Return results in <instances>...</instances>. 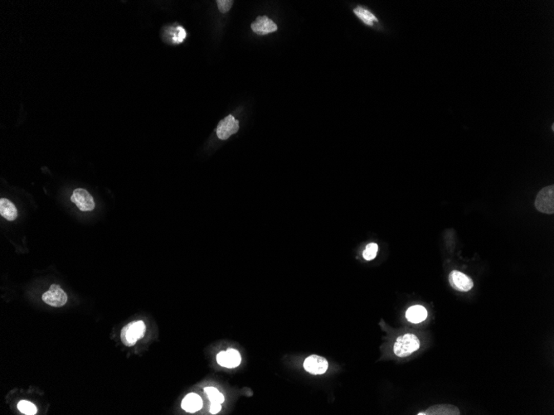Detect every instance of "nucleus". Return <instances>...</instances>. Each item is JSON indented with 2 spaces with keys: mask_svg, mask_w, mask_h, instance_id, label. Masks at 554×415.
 Masks as SVG:
<instances>
[{
  "mask_svg": "<svg viewBox=\"0 0 554 415\" xmlns=\"http://www.w3.org/2000/svg\"><path fill=\"white\" fill-rule=\"evenodd\" d=\"M186 35H187L186 31L182 27H177L176 29H174V34H173V41L174 43H181L186 38Z\"/></svg>",
  "mask_w": 554,
  "mask_h": 415,
  "instance_id": "6ab92c4d",
  "label": "nucleus"
},
{
  "mask_svg": "<svg viewBox=\"0 0 554 415\" xmlns=\"http://www.w3.org/2000/svg\"><path fill=\"white\" fill-rule=\"evenodd\" d=\"M217 363L223 367H237L241 364V355L237 350L229 348L226 352H221L217 354Z\"/></svg>",
  "mask_w": 554,
  "mask_h": 415,
  "instance_id": "1a4fd4ad",
  "label": "nucleus"
},
{
  "mask_svg": "<svg viewBox=\"0 0 554 415\" xmlns=\"http://www.w3.org/2000/svg\"><path fill=\"white\" fill-rule=\"evenodd\" d=\"M378 246L377 244L371 243L370 245H367L366 247L365 250L363 251V256L366 260H372V259H375L376 257L377 253H378Z\"/></svg>",
  "mask_w": 554,
  "mask_h": 415,
  "instance_id": "a211bd4d",
  "label": "nucleus"
},
{
  "mask_svg": "<svg viewBox=\"0 0 554 415\" xmlns=\"http://www.w3.org/2000/svg\"><path fill=\"white\" fill-rule=\"evenodd\" d=\"M43 300L47 304L55 308H61L68 301V295L59 285H52L48 291L43 294Z\"/></svg>",
  "mask_w": 554,
  "mask_h": 415,
  "instance_id": "20e7f679",
  "label": "nucleus"
},
{
  "mask_svg": "<svg viewBox=\"0 0 554 415\" xmlns=\"http://www.w3.org/2000/svg\"><path fill=\"white\" fill-rule=\"evenodd\" d=\"M71 201L76 205L79 210L81 211H93L95 208V202L92 195L83 188H76L74 190Z\"/></svg>",
  "mask_w": 554,
  "mask_h": 415,
  "instance_id": "39448f33",
  "label": "nucleus"
},
{
  "mask_svg": "<svg viewBox=\"0 0 554 415\" xmlns=\"http://www.w3.org/2000/svg\"><path fill=\"white\" fill-rule=\"evenodd\" d=\"M221 409H222L221 404H218V403H211L210 409H209V410H210V413H213V414H216V413H219Z\"/></svg>",
  "mask_w": 554,
  "mask_h": 415,
  "instance_id": "412c9836",
  "label": "nucleus"
},
{
  "mask_svg": "<svg viewBox=\"0 0 554 415\" xmlns=\"http://www.w3.org/2000/svg\"><path fill=\"white\" fill-rule=\"evenodd\" d=\"M277 25L266 16H260L252 23V29L258 35H266L277 30Z\"/></svg>",
  "mask_w": 554,
  "mask_h": 415,
  "instance_id": "9d476101",
  "label": "nucleus"
},
{
  "mask_svg": "<svg viewBox=\"0 0 554 415\" xmlns=\"http://www.w3.org/2000/svg\"><path fill=\"white\" fill-rule=\"evenodd\" d=\"M406 319L413 323H420L423 322L427 317V311L423 306L416 305L411 307L406 312Z\"/></svg>",
  "mask_w": 554,
  "mask_h": 415,
  "instance_id": "f8f14e48",
  "label": "nucleus"
},
{
  "mask_svg": "<svg viewBox=\"0 0 554 415\" xmlns=\"http://www.w3.org/2000/svg\"><path fill=\"white\" fill-rule=\"evenodd\" d=\"M233 1L232 0H217V5L218 7V9L221 13H225L230 10L231 8L233 6Z\"/></svg>",
  "mask_w": 554,
  "mask_h": 415,
  "instance_id": "aec40b11",
  "label": "nucleus"
},
{
  "mask_svg": "<svg viewBox=\"0 0 554 415\" xmlns=\"http://www.w3.org/2000/svg\"><path fill=\"white\" fill-rule=\"evenodd\" d=\"M181 406L188 413H195L202 409V398L195 393L188 394L183 398Z\"/></svg>",
  "mask_w": 554,
  "mask_h": 415,
  "instance_id": "9b49d317",
  "label": "nucleus"
},
{
  "mask_svg": "<svg viewBox=\"0 0 554 415\" xmlns=\"http://www.w3.org/2000/svg\"><path fill=\"white\" fill-rule=\"evenodd\" d=\"M17 409L21 413L27 415L36 414L37 411V407L35 406L33 403L29 402L28 400H21L17 404Z\"/></svg>",
  "mask_w": 554,
  "mask_h": 415,
  "instance_id": "f3484780",
  "label": "nucleus"
},
{
  "mask_svg": "<svg viewBox=\"0 0 554 415\" xmlns=\"http://www.w3.org/2000/svg\"><path fill=\"white\" fill-rule=\"evenodd\" d=\"M328 361L324 357L317 355H312L305 359L304 368L307 372L313 375H322L328 369Z\"/></svg>",
  "mask_w": 554,
  "mask_h": 415,
  "instance_id": "6e6552de",
  "label": "nucleus"
},
{
  "mask_svg": "<svg viewBox=\"0 0 554 415\" xmlns=\"http://www.w3.org/2000/svg\"><path fill=\"white\" fill-rule=\"evenodd\" d=\"M146 327L143 321H134L122 329L120 338L126 346H135L138 340L145 336Z\"/></svg>",
  "mask_w": 554,
  "mask_h": 415,
  "instance_id": "f03ea898",
  "label": "nucleus"
},
{
  "mask_svg": "<svg viewBox=\"0 0 554 415\" xmlns=\"http://www.w3.org/2000/svg\"><path fill=\"white\" fill-rule=\"evenodd\" d=\"M0 214L8 221H14L17 216V211L13 202L6 198L0 200Z\"/></svg>",
  "mask_w": 554,
  "mask_h": 415,
  "instance_id": "ddd939ff",
  "label": "nucleus"
},
{
  "mask_svg": "<svg viewBox=\"0 0 554 415\" xmlns=\"http://www.w3.org/2000/svg\"><path fill=\"white\" fill-rule=\"evenodd\" d=\"M420 341L414 334L406 333L398 337L394 344V354L398 357H406L418 350Z\"/></svg>",
  "mask_w": 554,
  "mask_h": 415,
  "instance_id": "f257e3e1",
  "label": "nucleus"
},
{
  "mask_svg": "<svg viewBox=\"0 0 554 415\" xmlns=\"http://www.w3.org/2000/svg\"><path fill=\"white\" fill-rule=\"evenodd\" d=\"M204 391L206 392L207 396L209 397V400H210L211 403L222 404L224 400H225L223 395L214 387H206V388H204Z\"/></svg>",
  "mask_w": 554,
  "mask_h": 415,
  "instance_id": "dca6fc26",
  "label": "nucleus"
},
{
  "mask_svg": "<svg viewBox=\"0 0 554 415\" xmlns=\"http://www.w3.org/2000/svg\"><path fill=\"white\" fill-rule=\"evenodd\" d=\"M239 129V123L233 116H229L221 120L217 127V135L222 140H226L231 135L237 133Z\"/></svg>",
  "mask_w": 554,
  "mask_h": 415,
  "instance_id": "0eeeda50",
  "label": "nucleus"
},
{
  "mask_svg": "<svg viewBox=\"0 0 554 415\" xmlns=\"http://www.w3.org/2000/svg\"><path fill=\"white\" fill-rule=\"evenodd\" d=\"M354 13L364 24L370 25V26L374 24V22H378V18L371 12L368 11L367 9H363V8H361V7H357L356 9H354Z\"/></svg>",
  "mask_w": 554,
  "mask_h": 415,
  "instance_id": "2eb2a0df",
  "label": "nucleus"
},
{
  "mask_svg": "<svg viewBox=\"0 0 554 415\" xmlns=\"http://www.w3.org/2000/svg\"><path fill=\"white\" fill-rule=\"evenodd\" d=\"M425 413L426 414L458 415L460 414V411L455 406L443 404V405L433 406V408H430V409L426 411V413Z\"/></svg>",
  "mask_w": 554,
  "mask_h": 415,
  "instance_id": "4468645a",
  "label": "nucleus"
},
{
  "mask_svg": "<svg viewBox=\"0 0 554 415\" xmlns=\"http://www.w3.org/2000/svg\"><path fill=\"white\" fill-rule=\"evenodd\" d=\"M449 282L455 290L460 292L469 291L474 286V282L471 278L457 270L450 272L449 274Z\"/></svg>",
  "mask_w": 554,
  "mask_h": 415,
  "instance_id": "423d86ee",
  "label": "nucleus"
},
{
  "mask_svg": "<svg viewBox=\"0 0 554 415\" xmlns=\"http://www.w3.org/2000/svg\"><path fill=\"white\" fill-rule=\"evenodd\" d=\"M535 207L543 213L551 214L554 212V187L548 186L544 187L538 193L535 200Z\"/></svg>",
  "mask_w": 554,
  "mask_h": 415,
  "instance_id": "7ed1b4c3",
  "label": "nucleus"
}]
</instances>
